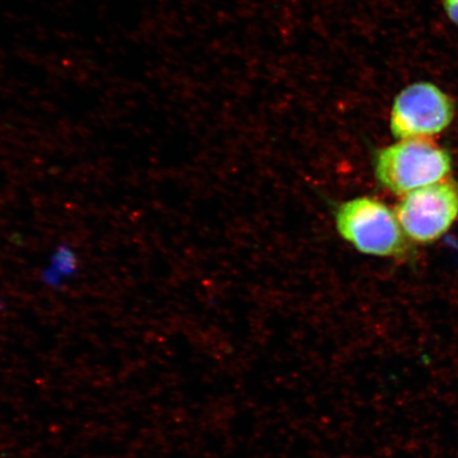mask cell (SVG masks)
<instances>
[{"label":"cell","instance_id":"1","mask_svg":"<svg viewBox=\"0 0 458 458\" xmlns=\"http://www.w3.org/2000/svg\"><path fill=\"white\" fill-rule=\"evenodd\" d=\"M451 170L450 153L433 139L398 140L375 157L377 181L398 196L445 181Z\"/></svg>","mask_w":458,"mask_h":458},{"label":"cell","instance_id":"2","mask_svg":"<svg viewBox=\"0 0 458 458\" xmlns=\"http://www.w3.org/2000/svg\"><path fill=\"white\" fill-rule=\"evenodd\" d=\"M337 232L360 253L393 257L406 250L405 234L396 214L376 199L347 200L335 211Z\"/></svg>","mask_w":458,"mask_h":458},{"label":"cell","instance_id":"3","mask_svg":"<svg viewBox=\"0 0 458 458\" xmlns=\"http://www.w3.org/2000/svg\"><path fill=\"white\" fill-rule=\"evenodd\" d=\"M456 103L452 96L431 81L406 85L394 97L389 128L398 140L433 139L454 122Z\"/></svg>","mask_w":458,"mask_h":458},{"label":"cell","instance_id":"4","mask_svg":"<svg viewBox=\"0 0 458 458\" xmlns=\"http://www.w3.org/2000/svg\"><path fill=\"white\" fill-rule=\"evenodd\" d=\"M394 214L406 237L417 243L437 242L458 217V187L450 181L417 189L401 199Z\"/></svg>","mask_w":458,"mask_h":458},{"label":"cell","instance_id":"5","mask_svg":"<svg viewBox=\"0 0 458 458\" xmlns=\"http://www.w3.org/2000/svg\"><path fill=\"white\" fill-rule=\"evenodd\" d=\"M79 270L77 251L70 244H60L39 272V280L47 288L61 290L76 278Z\"/></svg>","mask_w":458,"mask_h":458},{"label":"cell","instance_id":"6","mask_svg":"<svg viewBox=\"0 0 458 458\" xmlns=\"http://www.w3.org/2000/svg\"><path fill=\"white\" fill-rule=\"evenodd\" d=\"M442 4L448 20L458 28V0H442Z\"/></svg>","mask_w":458,"mask_h":458}]
</instances>
